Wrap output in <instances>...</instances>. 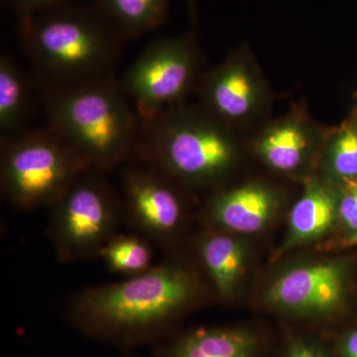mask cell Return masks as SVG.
Returning a JSON list of instances; mask_svg holds the SVG:
<instances>
[{"label":"cell","instance_id":"6da1fadb","mask_svg":"<svg viewBox=\"0 0 357 357\" xmlns=\"http://www.w3.org/2000/svg\"><path fill=\"white\" fill-rule=\"evenodd\" d=\"M199 294V282L190 270L164 261L124 280L77 293L68 303V318L93 337L133 344L156 335Z\"/></svg>","mask_w":357,"mask_h":357},{"label":"cell","instance_id":"7a4b0ae2","mask_svg":"<svg viewBox=\"0 0 357 357\" xmlns=\"http://www.w3.org/2000/svg\"><path fill=\"white\" fill-rule=\"evenodd\" d=\"M17 33L41 89L112 76L126 40L96 0L20 20Z\"/></svg>","mask_w":357,"mask_h":357},{"label":"cell","instance_id":"3957f363","mask_svg":"<svg viewBox=\"0 0 357 357\" xmlns=\"http://www.w3.org/2000/svg\"><path fill=\"white\" fill-rule=\"evenodd\" d=\"M48 126L73 147L89 170L109 172L137 146L140 122L112 76L41 89Z\"/></svg>","mask_w":357,"mask_h":357},{"label":"cell","instance_id":"277c9868","mask_svg":"<svg viewBox=\"0 0 357 357\" xmlns=\"http://www.w3.org/2000/svg\"><path fill=\"white\" fill-rule=\"evenodd\" d=\"M223 123L206 109L173 107L141 128V158L173 181L210 184L229 170L236 154Z\"/></svg>","mask_w":357,"mask_h":357},{"label":"cell","instance_id":"5b68a950","mask_svg":"<svg viewBox=\"0 0 357 357\" xmlns=\"http://www.w3.org/2000/svg\"><path fill=\"white\" fill-rule=\"evenodd\" d=\"M89 167L49 126L1 140L2 191L20 210L51 208Z\"/></svg>","mask_w":357,"mask_h":357},{"label":"cell","instance_id":"8992f818","mask_svg":"<svg viewBox=\"0 0 357 357\" xmlns=\"http://www.w3.org/2000/svg\"><path fill=\"white\" fill-rule=\"evenodd\" d=\"M100 174H83L50 208L49 237L59 262L100 256L123 220L121 195Z\"/></svg>","mask_w":357,"mask_h":357},{"label":"cell","instance_id":"52a82bcc","mask_svg":"<svg viewBox=\"0 0 357 357\" xmlns=\"http://www.w3.org/2000/svg\"><path fill=\"white\" fill-rule=\"evenodd\" d=\"M198 52L192 35L160 37L150 42L119 81L140 128L178 107L191 89Z\"/></svg>","mask_w":357,"mask_h":357},{"label":"cell","instance_id":"ba28073f","mask_svg":"<svg viewBox=\"0 0 357 357\" xmlns=\"http://www.w3.org/2000/svg\"><path fill=\"white\" fill-rule=\"evenodd\" d=\"M173 182L145 161L126 166L121 176L124 218L147 241L161 245L172 241L184 218Z\"/></svg>","mask_w":357,"mask_h":357},{"label":"cell","instance_id":"9c48e42d","mask_svg":"<svg viewBox=\"0 0 357 357\" xmlns=\"http://www.w3.org/2000/svg\"><path fill=\"white\" fill-rule=\"evenodd\" d=\"M344 271L337 263H317L290 270L270 287L274 306L300 314H328L344 295Z\"/></svg>","mask_w":357,"mask_h":357},{"label":"cell","instance_id":"30bf717a","mask_svg":"<svg viewBox=\"0 0 357 357\" xmlns=\"http://www.w3.org/2000/svg\"><path fill=\"white\" fill-rule=\"evenodd\" d=\"M204 109L223 122L252 114L262 98L259 77L243 59L232 58L211 72L202 86Z\"/></svg>","mask_w":357,"mask_h":357},{"label":"cell","instance_id":"8fae6325","mask_svg":"<svg viewBox=\"0 0 357 357\" xmlns=\"http://www.w3.org/2000/svg\"><path fill=\"white\" fill-rule=\"evenodd\" d=\"M276 199L267 188L249 184L218 194L211 199L208 215L222 229L255 234L273 215Z\"/></svg>","mask_w":357,"mask_h":357},{"label":"cell","instance_id":"7c38bea8","mask_svg":"<svg viewBox=\"0 0 357 357\" xmlns=\"http://www.w3.org/2000/svg\"><path fill=\"white\" fill-rule=\"evenodd\" d=\"M255 335L239 328H199L178 338L166 357H255Z\"/></svg>","mask_w":357,"mask_h":357},{"label":"cell","instance_id":"4fadbf2b","mask_svg":"<svg viewBox=\"0 0 357 357\" xmlns=\"http://www.w3.org/2000/svg\"><path fill=\"white\" fill-rule=\"evenodd\" d=\"M29 79L7 54L0 57V134L1 140L25 132L31 112Z\"/></svg>","mask_w":357,"mask_h":357},{"label":"cell","instance_id":"5bb4252c","mask_svg":"<svg viewBox=\"0 0 357 357\" xmlns=\"http://www.w3.org/2000/svg\"><path fill=\"white\" fill-rule=\"evenodd\" d=\"M199 255L211 283L223 297L234 292L243 276L245 255L243 245L225 234H211L202 237Z\"/></svg>","mask_w":357,"mask_h":357},{"label":"cell","instance_id":"9a60e30c","mask_svg":"<svg viewBox=\"0 0 357 357\" xmlns=\"http://www.w3.org/2000/svg\"><path fill=\"white\" fill-rule=\"evenodd\" d=\"M312 133L297 121L276 124L263 134L258 151L275 170L291 172L302 165L312 145Z\"/></svg>","mask_w":357,"mask_h":357},{"label":"cell","instance_id":"2e32d148","mask_svg":"<svg viewBox=\"0 0 357 357\" xmlns=\"http://www.w3.org/2000/svg\"><path fill=\"white\" fill-rule=\"evenodd\" d=\"M337 213V202L326 188L312 185L294 206L290 215L291 243L318 238L332 227Z\"/></svg>","mask_w":357,"mask_h":357},{"label":"cell","instance_id":"e0dca14e","mask_svg":"<svg viewBox=\"0 0 357 357\" xmlns=\"http://www.w3.org/2000/svg\"><path fill=\"white\" fill-rule=\"evenodd\" d=\"M126 39L153 31L168 17V0H96Z\"/></svg>","mask_w":357,"mask_h":357},{"label":"cell","instance_id":"ac0fdd59","mask_svg":"<svg viewBox=\"0 0 357 357\" xmlns=\"http://www.w3.org/2000/svg\"><path fill=\"white\" fill-rule=\"evenodd\" d=\"M109 271L126 277L147 271L152 265L151 246L142 236L115 234L100 255Z\"/></svg>","mask_w":357,"mask_h":357},{"label":"cell","instance_id":"d6986e66","mask_svg":"<svg viewBox=\"0 0 357 357\" xmlns=\"http://www.w3.org/2000/svg\"><path fill=\"white\" fill-rule=\"evenodd\" d=\"M328 163L332 172L342 181L357 178V112L333 133Z\"/></svg>","mask_w":357,"mask_h":357},{"label":"cell","instance_id":"ffe728a7","mask_svg":"<svg viewBox=\"0 0 357 357\" xmlns=\"http://www.w3.org/2000/svg\"><path fill=\"white\" fill-rule=\"evenodd\" d=\"M20 20L48 13L73 3L75 0H1Z\"/></svg>","mask_w":357,"mask_h":357},{"label":"cell","instance_id":"44dd1931","mask_svg":"<svg viewBox=\"0 0 357 357\" xmlns=\"http://www.w3.org/2000/svg\"><path fill=\"white\" fill-rule=\"evenodd\" d=\"M337 215L347 229L357 231V178L344 181V192L337 202Z\"/></svg>","mask_w":357,"mask_h":357},{"label":"cell","instance_id":"7402d4cb","mask_svg":"<svg viewBox=\"0 0 357 357\" xmlns=\"http://www.w3.org/2000/svg\"><path fill=\"white\" fill-rule=\"evenodd\" d=\"M286 357H328L325 352L314 345L297 342L291 345Z\"/></svg>","mask_w":357,"mask_h":357},{"label":"cell","instance_id":"603a6c76","mask_svg":"<svg viewBox=\"0 0 357 357\" xmlns=\"http://www.w3.org/2000/svg\"><path fill=\"white\" fill-rule=\"evenodd\" d=\"M342 357H357V328L347 333L340 344Z\"/></svg>","mask_w":357,"mask_h":357},{"label":"cell","instance_id":"cb8c5ba5","mask_svg":"<svg viewBox=\"0 0 357 357\" xmlns=\"http://www.w3.org/2000/svg\"><path fill=\"white\" fill-rule=\"evenodd\" d=\"M187 4L188 13L192 22H197L198 18V11H197V0H185Z\"/></svg>","mask_w":357,"mask_h":357},{"label":"cell","instance_id":"d4e9b609","mask_svg":"<svg viewBox=\"0 0 357 357\" xmlns=\"http://www.w3.org/2000/svg\"><path fill=\"white\" fill-rule=\"evenodd\" d=\"M342 246H357V231L352 232L342 243Z\"/></svg>","mask_w":357,"mask_h":357}]
</instances>
